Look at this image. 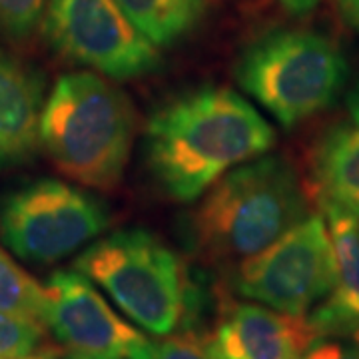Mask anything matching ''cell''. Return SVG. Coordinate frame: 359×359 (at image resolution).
<instances>
[{
	"label": "cell",
	"instance_id": "cell-1",
	"mask_svg": "<svg viewBox=\"0 0 359 359\" xmlns=\"http://www.w3.org/2000/svg\"><path fill=\"white\" fill-rule=\"evenodd\" d=\"M273 142L268 120L238 92L202 86L156 108L144 130V160L162 192L194 202L231 168L266 154Z\"/></svg>",
	"mask_w": 359,
	"mask_h": 359
},
{
	"label": "cell",
	"instance_id": "cell-2",
	"mask_svg": "<svg viewBox=\"0 0 359 359\" xmlns=\"http://www.w3.org/2000/svg\"><path fill=\"white\" fill-rule=\"evenodd\" d=\"M136 136L130 96L94 72L56 80L40 116V146L66 178L108 192L124 178Z\"/></svg>",
	"mask_w": 359,
	"mask_h": 359
},
{
	"label": "cell",
	"instance_id": "cell-3",
	"mask_svg": "<svg viewBox=\"0 0 359 359\" xmlns=\"http://www.w3.org/2000/svg\"><path fill=\"white\" fill-rule=\"evenodd\" d=\"M306 216L308 200L294 166L282 156H257L231 168L205 192L192 228L208 256L242 264Z\"/></svg>",
	"mask_w": 359,
	"mask_h": 359
},
{
	"label": "cell",
	"instance_id": "cell-4",
	"mask_svg": "<svg viewBox=\"0 0 359 359\" xmlns=\"http://www.w3.org/2000/svg\"><path fill=\"white\" fill-rule=\"evenodd\" d=\"M349 74L344 50L330 36L280 28L248 44L233 76L283 128H294L339 98Z\"/></svg>",
	"mask_w": 359,
	"mask_h": 359
},
{
	"label": "cell",
	"instance_id": "cell-5",
	"mask_svg": "<svg viewBox=\"0 0 359 359\" xmlns=\"http://www.w3.org/2000/svg\"><path fill=\"white\" fill-rule=\"evenodd\" d=\"M74 269L150 334H174L192 311L194 292L184 264L152 231H112L86 245Z\"/></svg>",
	"mask_w": 359,
	"mask_h": 359
},
{
	"label": "cell",
	"instance_id": "cell-6",
	"mask_svg": "<svg viewBox=\"0 0 359 359\" xmlns=\"http://www.w3.org/2000/svg\"><path fill=\"white\" fill-rule=\"evenodd\" d=\"M110 222L104 202L60 180L30 182L0 204L2 242L20 259L42 266L92 244Z\"/></svg>",
	"mask_w": 359,
	"mask_h": 359
},
{
	"label": "cell",
	"instance_id": "cell-7",
	"mask_svg": "<svg viewBox=\"0 0 359 359\" xmlns=\"http://www.w3.org/2000/svg\"><path fill=\"white\" fill-rule=\"evenodd\" d=\"M44 36L68 62L112 80L156 72L162 56L116 0H46Z\"/></svg>",
	"mask_w": 359,
	"mask_h": 359
},
{
	"label": "cell",
	"instance_id": "cell-8",
	"mask_svg": "<svg viewBox=\"0 0 359 359\" xmlns=\"http://www.w3.org/2000/svg\"><path fill=\"white\" fill-rule=\"evenodd\" d=\"M335 282L334 248L321 216H306L278 242L238 266L236 292L290 316H306Z\"/></svg>",
	"mask_w": 359,
	"mask_h": 359
},
{
	"label": "cell",
	"instance_id": "cell-9",
	"mask_svg": "<svg viewBox=\"0 0 359 359\" xmlns=\"http://www.w3.org/2000/svg\"><path fill=\"white\" fill-rule=\"evenodd\" d=\"M48 327L66 359H136L150 341L78 269H58L44 285Z\"/></svg>",
	"mask_w": 359,
	"mask_h": 359
},
{
	"label": "cell",
	"instance_id": "cell-10",
	"mask_svg": "<svg viewBox=\"0 0 359 359\" xmlns=\"http://www.w3.org/2000/svg\"><path fill=\"white\" fill-rule=\"evenodd\" d=\"M318 339L306 316L238 304L210 341L216 359H299Z\"/></svg>",
	"mask_w": 359,
	"mask_h": 359
},
{
	"label": "cell",
	"instance_id": "cell-11",
	"mask_svg": "<svg viewBox=\"0 0 359 359\" xmlns=\"http://www.w3.org/2000/svg\"><path fill=\"white\" fill-rule=\"evenodd\" d=\"M334 248L335 282L330 295L308 316L320 337L359 341V218L335 205H323Z\"/></svg>",
	"mask_w": 359,
	"mask_h": 359
},
{
	"label": "cell",
	"instance_id": "cell-12",
	"mask_svg": "<svg viewBox=\"0 0 359 359\" xmlns=\"http://www.w3.org/2000/svg\"><path fill=\"white\" fill-rule=\"evenodd\" d=\"M44 76L0 50V170L20 166L36 154Z\"/></svg>",
	"mask_w": 359,
	"mask_h": 359
},
{
	"label": "cell",
	"instance_id": "cell-13",
	"mask_svg": "<svg viewBox=\"0 0 359 359\" xmlns=\"http://www.w3.org/2000/svg\"><path fill=\"white\" fill-rule=\"evenodd\" d=\"M311 176L321 205H335L359 218V126L335 124L311 152Z\"/></svg>",
	"mask_w": 359,
	"mask_h": 359
},
{
	"label": "cell",
	"instance_id": "cell-14",
	"mask_svg": "<svg viewBox=\"0 0 359 359\" xmlns=\"http://www.w3.org/2000/svg\"><path fill=\"white\" fill-rule=\"evenodd\" d=\"M118 6L158 48L172 46L204 18L208 0H116Z\"/></svg>",
	"mask_w": 359,
	"mask_h": 359
},
{
	"label": "cell",
	"instance_id": "cell-15",
	"mask_svg": "<svg viewBox=\"0 0 359 359\" xmlns=\"http://www.w3.org/2000/svg\"><path fill=\"white\" fill-rule=\"evenodd\" d=\"M0 311L44 327L46 290L0 248Z\"/></svg>",
	"mask_w": 359,
	"mask_h": 359
},
{
	"label": "cell",
	"instance_id": "cell-16",
	"mask_svg": "<svg viewBox=\"0 0 359 359\" xmlns=\"http://www.w3.org/2000/svg\"><path fill=\"white\" fill-rule=\"evenodd\" d=\"M42 330L36 323L0 311V359H16L36 351Z\"/></svg>",
	"mask_w": 359,
	"mask_h": 359
},
{
	"label": "cell",
	"instance_id": "cell-17",
	"mask_svg": "<svg viewBox=\"0 0 359 359\" xmlns=\"http://www.w3.org/2000/svg\"><path fill=\"white\" fill-rule=\"evenodd\" d=\"M44 6L46 0H0V34L11 40L28 39Z\"/></svg>",
	"mask_w": 359,
	"mask_h": 359
},
{
	"label": "cell",
	"instance_id": "cell-18",
	"mask_svg": "<svg viewBox=\"0 0 359 359\" xmlns=\"http://www.w3.org/2000/svg\"><path fill=\"white\" fill-rule=\"evenodd\" d=\"M136 359H216L210 344L192 334L164 335V339L148 341Z\"/></svg>",
	"mask_w": 359,
	"mask_h": 359
},
{
	"label": "cell",
	"instance_id": "cell-19",
	"mask_svg": "<svg viewBox=\"0 0 359 359\" xmlns=\"http://www.w3.org/2000/svg\"><path fill=\"white\" fill-rule=\"evenodd\" d=\"M299 359H359V341L351 337H320Z\"/></svg>",
	"mask_w": 359,
	"mask_h": 359
},
{
	"label": "cell",
	"instance_id": "cell-20",
	"mask_svg": "<svg viewBox=\"0 0 359 359\" xmlns=\"http://www.w3.org/2000/svg\"><path fill=\"white\" fill-rule=\"evenodd\" d=\"M337 6L347 25L359 32V0H337Z\"/></svg>",
	"mask_w": 359,
	"mask_h": 359
},
{
	"label": "cell",
	"instance_id": "cell-21",
	"mask_svg": "<svg viewBox=\"0 0 359 359\" xmlns=\"http://www.w3.org/2000/svg\"><path fill=\"white\" fill-rule=\"evenodd\" d=\"M320 0H280L283 8L294 16H304V14L311 13L318 6Z\"/></svg>",
	"mask_w": 359,
	"mask_h": 359
},
{
	"label": "cell",
	"instance_id": "cell-22",
	"mask_svg": "<svg viewBox=\"0 0 359 359\" xmlns=\"http://www.w3.org/2000/svg\"><path fill=\"white\" fill-rule=\"evenodd\" d=\"M347 110H349V116H351L353 124L359 126V80L355 82V86L349 90V94H347Z\"/></svg>",
	"mask_w": 359,
	"mask_h": 359
},
{
	"label": "cell",
	"instance_id": "cell-23",
	"mask_svg": "<svg viewBox=\"0 0 359 359\" xmlns=\"http://www.w3.org/2000/svg\"><path fill=\"white\" fill-rule=\"evenodd\" d=\"M16 359H56V355H54V351H50V349H36V351H32L28 355H22V358Z\"/></svg>",
	"mask_w": 359,
	"mask_h": 359
}]
</instances>
